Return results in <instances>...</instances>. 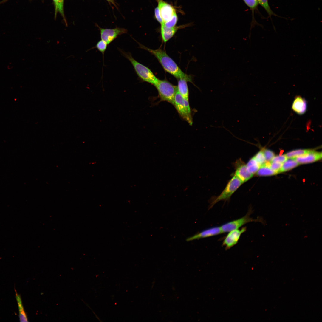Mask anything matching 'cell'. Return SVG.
<instances>
[{"mask_svg": "<svg viewBox=\"0 0 322 322\" xmlns=\"http://www.w3.org/2000/svg\"><path fill=\"white\" fill-rule=\"evenodd\" d=\"M137 42L140 48L148 51L157 59L166 72L174 76L177 79L185 78L188 80L192 82L191 79L182 71L175 62L167 54L165 51L160 48L155 50L152 49Z\"/></svg>", "mask_w": 322, "mask_h": 322, "instance_id": "6da1fadb", "label": "cell"}, {"mask_svg": "<svg viewBox=\"0 0 322 322\" xmlns=\"http://www.w3.org/2000/svg\"><path fill=\"white\" fill-rule=\"evenodd\" d=\"M118 50L124 57L129 61L132 64L137 75L142 81L154 85L158 79L152 71L135 60L129 52H126L120 48Z\"/></svg>", "mask_w": 322, "mask_h": 322, "instance_id": "7a4b0ae2", "label": "cell"}, {"mask_svg": "<svg viewBox=\"0 0 322 322\" xmlns=\"http://www.w3.org/2000/svg\"><path fill=\"white\" fill-rule=\"evenodd\" d=\"M157 89L160 101H166L173 105L177 86L165 79H158L154 85Z\"/></svg>", "mask_w": 322, "mask_h": 322, "instance_id": "3957f363", "label": "cell"}, {"mask_svg": "<svg viewBox=\"0 0 322 322\" xmlns=\"http://www.w3.org/2000/svg\"><path fill=\"white\" fill-rule=\"evenodd\" d=\"M242 184L241 181L233 175L222 193L218 196H214L211 199L209 208H211L216 204L221 201L229 200Z\"/></svg>", "mask_w": 322, "mask_h": 322, "instance_id": "277c9868", "label": "cell"}, {"mask_svg": "<svg viewBox=\"0 0 322 322\" xmlns=\"http://www.w3.org/2000/svg\"><path fill=\"white\" fill-rule=\"evenodd\" d=\"M174 106L180 116L190 125L193 123V117L189 100L181 96L177 91L174 99Z\"/></svg>", "mask_w": 322, "mask_h": 322, "instance_id": "5b68a950", "label": "cell"}, {"mask_svg": "<svg viewBox=\"0 0 322 322\" xmlns=\"http://www.w3.org/2000/svg\"><path fill=\"white\" fill-rule=\"evenodd\" d=\"M252 212V210L250 209L243 217L222 225L220 227L222 233H227L233 230L238 229L249 222H263L260 218L255 219L250 217V216Z\"/></svg>", "mask_w": 322, "mask_h": 322, "instance_id": "8992f818", "label": "cell"}, {"mask_svg": "<svg viewBox=\"0 0 322 322\" xmlns=\"http://www.w3.org/2000/svg\"><path fill=\"white\" fill-rule=\"evenodd\" d=\"M100 31L101 40L109 44L119 36L127 33V29L117 27L113 29L103 28L97 25Z\"/></svg>", "mask_w": 322, "mask_h": 322, "instance_id": "52a82bcc", "label": "cell"}, {"mask_svg": "<svg viewBox=\"0 0 322 322\" xmlns=\"http://www.w3.org/2000/svg\"><path fill=\"white\" fill-rule=\"evenodd\" d=\"M234 165L235 171L234 175L241 181L242 184L247 181L253 177V174L250 172L246 164L241 159L236 161Z\"/></svg>", "mask_w": 322, "mask_h": 322, "instance_id": "ba28073f", "label": "cell"}, {"mask_svg": "<svg viewBox=\"0 0 322 322\" xmlns=\"http://www.w3.org/2000/svg\"><path fill=\"white\" fill-rule=\"evenodd\" d=\"M246 230V227H244L240 230L235 229L228 232L224 239L222 245L226 250L231 248L238 242L241 235Z\"/></svg>", "mask_w": 322, "mask_h": 322, "instance_id": "9c48e42d", "label": "cell"}, {"mask_svg": "<svg viewBox=\"0 0 322 322\" xmlns=\"http://www.w3.org/2000/svg\"><path fill=\"white\" fill-rule=\"evenodd\" d=\"M158 4L161 17L163 23L169 20L176 13L174 6L163 0H156Z\"/></svg>", "mask_w": 322, "mask_h": 322, "instance_id": "30bf717a", "label": "cell"}, {"mask_svg": "<svg viewBox=\"0 0 322 322\" xmlns=\"http://www.w3.org/2000/svg\"><path fill=\"white\" fill-rule=\"evenodd\" d=\"M322 153L311 150L308 152L293 159L299 164L310 163L321 159Z\"/></svg>", "mask_w": 322, "mask_h": 322, "instance_id": "8fae6325", "label": "cell"}, {"mask_svg": "<svg viewBox=\"0 0 322 322\" xmlns=\"http://www.w3.org/2000/svg\"><path fill=\"white\" fill-rule=\"evenodd\" d=\"M222 233L220 227H213L205 230L188 237L186 239V241L189 242L194 240L211 237Z\"/></svg>", "mask_w": 322, "mask_h": 322, "instance_id": "7c38bea8", "label": "cell"}, {"mask_svg": "<svg viewBox=\"0 0 322 322\" xmlns=\"http://www.w3.org/2000/svg\"><path fill=\"white\" fill-rule=\"evenodd\" d=\"M307 102L305 99L301 96H296L295 98L292 106L294 112L299 115H302L306 112Z\"/></svg>", "mask_w": 322, "mask_h": 322, "instance_id": "4fadbf2b", "label": "cell"}, {"mask_svg": "<svg viewBox=\"0 0 322 322\" xmlns=\"http://www.w3.org/2000/svg\"><path fill=\"white\" fill-rule=\"evenodd\" d=\"M188 26L185 24L168 28L163 24H161L160 32L162 41L164 42H166L173 36L178 30Z\"/></svg>", "mask_w": 322, "mask_h": 322, "instance_id": "5bb4252c", "label": "cell"}, {"mask_svg": "<svg viewBox=\"0 0 322 322\" xmlns=\"http://www.w3.org/2000/svg\"><path fill=\"white\" fill-rule=\"evenodd\" d=\"M178 81L177 91L185 100H189V90L187 82L190 81L187 79H179Z\"/></svg>", "mask_w": 322, "mask_h": 322, "instance_id": "9a60e30c", "label": "cell"}, {"mask_svg": "<svg viewBox=\"0 0 322 322\" xmlns=\"http://www.w3.org/2000/svg\"><path fill=\"white\" fill-rule=\"evenodd\" d=\"M245 4L249 7L252 12V20L251 23L250 30L255 25H260L256 21L254 18L255 10L257 9L259 4L258 0H243Z\"/></svg>", "mask_w": 322, "mask_h": 322, "instance_id": "2e32d148", "label": "cell"}, {"mask_svg": "<svg viewBox=\"0 0 322 322\" xmlns=\"http://www.w3.org/2000/svg\"><path fill=\"white\" fill-rule=\"evenodd\" d=\"M16 298L19 309V320L21 322H28L27 318L23 306L21 297L15 290Z\"/></svg>", "mask_w": 322, "mask_h": 322, "instance_id": "e0dca14e", "label": "cell"}, {"mask_svg": "<svg viewBox=\"0 0 322 322\" xmlns=\"http://www.w3.org/2000/svg\"><path fill=\"white\" fill-rule=\"evenodd\" d=\"M299 164L293 159L289 158L283 163L279 173L285 172L297 166Z\"/></svg>", "mask_w": 322, "mask_h": 322, "instance_id": "ac0fdd59", "label": "cell"}, {"mask_svg": "<svg viewBox=\"0 0 322 322\" xmlns=\"http://www.w3.org/2000/svg\"><path fill=\"white\" fill-rule=\"evenodd\" d=\"M256 174L257 175L259 176H269L277 174L275 171L264 164L260 167Z\"/></svg>", "mask_w": 322, "mask_h": 322, "instance_id": "d6986e66", "label": "cell"}, {"mask_svg": "<svg viewBox=\"0 0 322 322\" xmlns=\"http://www.w3.org/2000/svg\"><path fill=\"white\" fill-rule=\"evenodd\" d=\"M246 165L249 171L253 174L256 173L261 167L253 157L249 160Z\"/></svg>", "mask_w": 322, "mask_h": 322, "instance_id": "ffe728a7", "label": "cell"}, {"mask_svg": "<svg viewBox=\"0 0 322 322\" xmlns=\"http://www.w3.org/2000/svg\"><path fill=\"white\" fill-rule=\"evenodd\" d=\"M310 149H299L291 151L285 155L288 158H294L297 157L304 155L310 151Z\"/></svg>", "mask_w": 322, "mask_h": 322, "instance_id": "44dd1931", "label": "cell"}, {"mask_svg": "<svg viewBox=\"0 0 322 322\" xmlns=\"http://www.w3.org/2000/svg\"><path fill=\"white\" fill-rule=\"evenodd\" d=\"M258 1L259 4L265 9L270 17L272 16H277L271 9L268 0H258Z\"/></svg>", "mask_w": 322, "mask_h": 322, "instance_id": "7402d4cb", "label": "cell"}, {"mask_svg": "<svg viewBox=\"0 0 322 322\" xmlns=\"http://www.w3.org/2000/svg\"><path fill=\"white\" fill-rule=\"evenodd\" d=\"M55 8V17L57 13L59 12L64 18L63 10L64 0H53Z\"/></svg>", "mask_w": 322, "mask_h": 322, "instance_id": "603a6c76", "label": "cell"}, {"mask_svg": "<svg viewBox=\"0 0 322 322\" xmlns=\"http://www.w3.org/2000/svg\"><path fill=\"white\" fill-rule=\"evenodd\" d=\"M282 163L269 161L266 162L264 164L278 174L282 167Z\"/></svg>", "mask_w": 322, "mask_h": 322, "instance_id": "cb8c5ba5", "label": "cell"}, {"mask_svg": "<svg viewBox=\"0 0 322 322\" xmlns=\"http://www.w3.org/2000/svg\"><path fill=\"white\" fill-rule=\"evenodd\" d=\"M108 44L104 41L102 40H99L96 44L94 48H96L103 55V58L104 53L107 48Z\"/></svg>", "mask_w": 322, "mask_h": 322, "instance_id": "d4e9b609", "label": "cell"}, {"mask_svg": "<svg viewBox=\"0 0 322 322\" xmlns=\"http://www.w3.org/2000/svg\"><path fill=\"white\" fill-rule=\"evenodd\" d=\"M253 157L261 166L266 162L263 149L260 151Z\"/></svg>", "mask_w": 322, "mask_h": 322, "instance_id": "484cf974", "label": "cell"}, {"mask_svg": "<svg viewBox=\"0 0 322 322\" xmlns=\"http://www.w3.org/2000/svg\"><path fill=\"white\" fill-rule=\"evenodd\" d=\"M178 17L175 13L172 17L168 21L163 23V24L166 27L170 28L175 27L178 21Z\"/></svg>", "mask_w": 322, "mask_h": 322, "instance_id": "4316f807", "label": "cell"}, {"mask_svg": "<svg viewBox=\"0 0 322 322\" xmlns=\"http://www.w3.org/2000/svg\"><path fill=\"white\" fill-rule=\"evenodd\" d=\"M264 157L266 162L271 161L275 156V154L272 151L267 149L263 150Z\"/></svg>", "mask_w": 322, "mask_h": 322, "instance_id": "83f0119b", "label": "cell"}, {"mask_svg": "<svg viewBox=\"0 0 322 322\" xmlns=\"http://www.w3.org/2000/svg\"><path fill=\"white\" fill-rule=\"evenodd\" d=\"M288 158L285 154L282 155L275 156L271 161L283 163Z\"/></svg>", "mask_w": 322, "mask_h": 322, "instance_id": "f1b7e54d", "label": "cell"}, {"mask_svg": "<svg viewBox=\"0 0 322 322\" xmlns=\"http://www.w3.org/2000/svg\"><path fill=\"white\" fill-rule=\"evenodd\" d=\"M154 15L156 19L161 24H163V22L161 17L159 9L158 7H156L154 10Z\"/></svg>", "mask_w": 322, "mask_h": 322, "instance_id": "f546056e", "label": "cell"}, {"mask_svg": "<svg viewBox=\"0 0 322 322\" xmlns=\"http://www.w3.org/2000/svg\"><path fill=\"white\" fill-rule=\"evenodd\" d=\"M106 0L108 1V2L114 5H115V6H116V5H115V2H114V0Z\"/></svg>", "mask_w": 322, "mask_h": 322, "instance_id": "4dcf8cb0", "label": "cell"}, {"mask_svg": "<svg viewBox=\"0 0 322 322\" xmlns=\"http://www.w3.org/2000/svg\"><path fill=\"white\" fill-rule=\"evenodd\" d=\"M8 0H3L2 1H1V2H0V4H2V3H3L7 1Z\"/></svg>", "mask_w": 322, "mask_h": 322, "instance_id": "1f68e13d", "label": "cell"}]
</instances>
